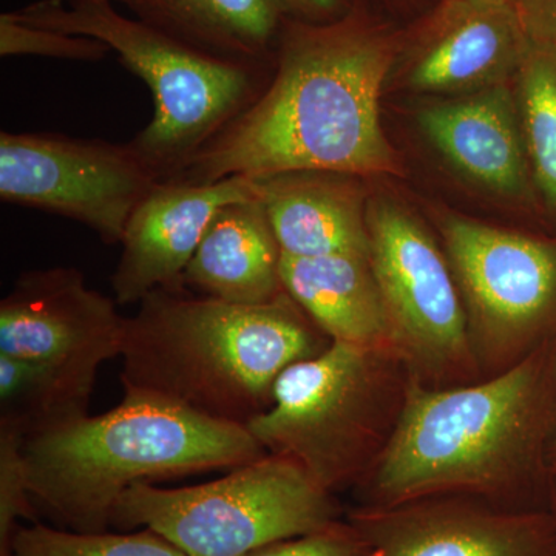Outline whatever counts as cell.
Masks as SVG:
<instances>
[{
  "instance_id": "9a60e30c",
  "label": "cell",
  "mask_w": 556,
  "mask_h": 556,
  "mask_svg": "<svg viewBox=\"0 0 556 556\" xmlns=\"http://www.w3.org/2000/svg\"><path fill=\"white\" fill-rule=\"evenodd\" d=\"M514 80L424 109L419 126L456 167L504 195L526 189L530 172Z\"/></svg>"
},
{
  "instance_id": "e0dca14e",
  "label": "cell",
  "mask_w": 556,
  "mask_h": 556,
  "mask_svg": "<svg viewBox=\"0 0 556 556\" xmlns=\"http://www.w3.org/2000/svg\"><path fill=\"white\" fill-rule=\"evenodd\" d=\"M280 244L262 200L236 201L208 223L182 283L206 298L263 305L283 294Z\"/></svg>"
},
{
  "instance_id": "8992f818",
  "label": "cell",
  "mask_w": 556,
  "mask_h": 556,
  "mask_svg": "<svg viewBox=\"0 0 556 556\" xmlns=\"http://www.w3.org/2000/svg\"><path fill=\"white\" fill-rule=\"evenodd\" d=\"M409 380L396 350L331 342L281 372L273 405L248 430L325 492H353L390 444Z\"/></svg>"
},
{
  "instance_id": "4fadbf2b",
  "label": "cell",
  "mask_w": 556,
  "mask_h": 556,
  "mask_svg": "<svg viewBox=\"0 0 556 556\" xmlns=\"http://www.w3.org/2000/svg\"><path fill=\"white\" fill-rule=\"evenodd\" d=\"M252 199H258L257 179L244 175L207 185L160 181L127 222L113 299L130 305L156 289L186 288L185 270L211 219L226 204Z\"/></svg>"
},
{
  "instance_id": "2e32d148",
  "label": "cell",
  "mask_w": 556,
  "mask_h": 556,
  "mask_svg": "<svg viewBox=\"0 0 556 556\" xmlns=\"http://www.w3.org/2000/svg\"><path fill=\"white\" fill-rule=\"evenodd\" d=\"M255 179L285 255L369 257L368 201L361 178L308 170Z\"/></svg>"
},
{
  "instance_id": "ffe728a7",
  "label": "cell",
  "mask_w": 556,
  "mask_h": 556,
  "mask_svg": "<svg viewBox=\"0 0 556 556\" xmlns=\"http://www.w3.org/2000/svg\"><path fill=\"white\" fill-rule=\"evenodd\" d=\"M94 388L58 369L0 354V427L25 439L87 416Z\"/></svg>"
},
{
  "instance_id": "5bb4252c",
  "label": "cell",
  "mask_w": 556,
  "mask_h": 556,
  "mask_svg": "<svg viewBox=\"0 0 556 556\" xmlns=\"http://www.w3.org/2000/svg\"><path fill=\"white\" fill-rule=\"evenodd\" d=\"M529 46L511 0H442L407 53L416 91L473 93L514 80Z\"/></svg>"
},
{
  "instance_id": "5b68a950",
  "label": "cell",
  "mask_w": 556,
  "mask_h": 556,
  "mask_svg": "<svg viewBox=\"0 0 556 556\" xmlns=\"http://www.w3.org/2000/svg\"><path fill=\"white\" fill-rule=\"evenodd\" d=\"M14 20L101 40L144 80L153 118L130 144L160 181L177 177L197 153L252 104L268 68L222 60L155 25L129 17L115 0H39L11 11Z\"/></svg>"
},
{
  "instance_id": "d6986e66",
  "label": "cell",
  "mask_w": 556,
  "mask_h": 556,
  "mask_svg": "<svg viewBox=\"0 0 556 556\" xmlns=\"http://www.w3.org/2000/svg\"><path fill=\"white\" fill-rule=\"evenodd\" d=\"M138 20L155 25L208 54L266 67L281 20L269 0H115Z\"/></svg>"
},
{
  "instance_id": "4316f807",
  "label": "cell",
  "mask_w": 556,
  "mask_h": 556,
  "mask_svg": "<svg viewBox=\"0 0 556 556\" xmlns=\"http://www.w3.org/2000/svg\"><path fill=\"white\" fill-rule=\"evenodd\" d=\"M527 38L556 46V0H517Z\"/></svg>"
},
{
  "instance_id": "30bf717a",
  "label": "cell",
  "mask_w": 556,
  "mask_h": 556,
  "mask_svg": "<svg viewBox=\"0 0 556 556\" xmlns=\"http://www.w3.org/2000/svg\"><path fill=\"white\" fill-rule=\"evenodd\" d=\"M159 182L130 141L0 134V200L75 219L108 244Z\"/></svg>"
},
{
  "instance_id": "277c9868",
  "label": "cell",
  "mask_w": 556,
  "mask_h": 556,
  "mask_svg": "<svg viewBox=\"0 0 556 556\" xmlns=\"http://www.w3.org/2000/svg\"><path fill=\"white\" fill-rule=\"evenodd\" d=\"M268 455L247 427L124 390L119 405L25 439L33 500L75 532H105L138 482L232 470Z\"/></svg>"
},
{
  "instance_id": "83f0119b",
  "label": "cell",
  "mask_w": 556,
  "mask_h": 556,
  "mask_svg": "<svg viewBox=\"0 0 556 556\" xmlns=\"http://www.w3.org/2000/svg\"><path fill=\"white\" fill-rule=\"evenodd\" d=\"M552 517L556 525V466H552L551 484H548V506Z\"/></svg>"
},
{
  "instance_id": "6da1fadb",
  "label": "cell",
  "mask_w": 556,
  "mask_h": 556,
  "mask_svg": "<svg viewBox=\"0 0 556 556\" xmlns=\"http://www.w3.org/2000/svg\"><path fill=\"white\" fill-rule=\"evenodd\" d=\"M397 54L396 38L356 13L321 25L283 21L265 90L167 181L397 174L379 105Z\"/></svg>"
},
{
  "instance_id": "ba28073f",
  "label": "cell",
  "mask_w": 556,
  "mask_h": 556,
  "mask_svg": "<svg viewBox=\"0 0 556 556\" xmlns=\"http://www.w3.org/2000/svg\"><path fill=\"white\" fill-rule=\"evenodd\" d=\"M442 236L482 379L556 340V240L456 215Z\"/></svg>"
},
{
  "instance_id": "3957f363",
  "label": "cell",
  "mask_w": 556,
  "mask_h": 556,
  "mask_svg": "<svg viewBox=\"0 0 556 556\" xmlns=\"http://www.w3.org/2000/svg\"><path fill=\"white\" fill-rule=\"evenodd\" d=\"M331 345L287 292L237 305L188 288L156 289L126 317L124 390L247 427L273 405L285 369Z\"/></svg>"
},
{
  "instance_id": "d4e9b609",
  "label": "cell",
  "mask_w": 556,
  "mask_h": 556,
  "mask_svg": "<svg viewBox=\"0 0 556 556\" xmlns=\"http://www.w3.org/2000/svg\"><path fill=\"white\" fill-rule=\"evenodd\" d=\"M248 556H372V552L356 527L343 517L305 535L268 544Z\"/></svg>"
},
{
  "instance_id": "603a6c76",
  "label": "cell",
  "mask_w": 556,
  "mask_h": 556,
  "mask_svg": "<svg viewBox=\"0 0 556 556\" xmlns=\"http://www.w3.org/2000/svg\"><path fill=\"white\" fill-rule=\"evenodd\" d=\"M105 43L86 36L31 27L14 20L13 14H0V56H46L54 60L100 62L110 53Z\"/></svg>"
},
{
  "instance_id": "44dd1931",
  "label": "cell",
  "mask_w": 556,
  "mask_h": 556,
  "mask_svg": "<svg viewBox=\"0 0 556 556\" xmlns=\"http://www.w3.org/2000/svg\"><path fill=\"white\" fill-rule=\"evenodd\" d=\"M530 170L556 208V46L530 40L514 78Z\"/></svg>"
},
{
  "instance_id": "8fae6325",
  "label": "cell",
  "mask_w": 556,
  "mask_h": 556,
  "mask_svg": "<svg viewBox=\"0 0 556 556\" xmlns=\"http://www.w3.org/2000/svg\"><path fill=\"white\" fill-rule=\"evenodd\" d=\"M126 317L115 299L87 287L76 268L22 274L0 302V354L38 362L91 388L121 357Z\"/></svg>"
},
{
  "instance_id": "484cf974",
  "label": "cell",
  "mask_w": 556,
  "mask_h": 556,
  "mask_svg": "<svg viewBox=\"0 0 556 556\" xmlns=\"http://www.w3.org/2000/svg\"><path fill=\"white\" fill-rule=\"evenodd\" d=\"M281 20L321 25L342 20L348 14L346 0H269Z\"/></svg>"
},
{
  "instance_id": "52a82bcc",
  "label": "cell",
  "mask_w": 556,
  "mask_h": 556,
  "mask_svg": "<svg viewBox=\"0 0 556 556\" xmlns=\"http://www.w3.org/2000/svg\"><path fill=\"white\" fill-rule=\"evenodd\" d=\"M339 518L334 495L294 460L268 453L204 484L138 482L121 495L112 525L153 530L186 556H248Z\"/></svg>"
},
{
  "instance_id": "9c48e42d",
  "label": "cell",
  "mask_w": 556,
  "mask_h": 556,
  "mask_svg": "<svg viewBox=\"0 0 556 556\" xmlns=\"http://www.w3.org/2000/svg\"><path fill=\"white\" fill-rule=\"evenodd\" d=\"M367 223L369 263L412 375L431 388L481 380L463 298L437 241L387 201H369Z\"/></svg>"
},
{
  "instance_id": "7402d4cb",
  "label": "cell",
  "mask_w": 556,
  "mask_h": 556,
  "mask_svg": "<svg viewBox=\"0 0 556 556\" xmlns=\"http://www.w3.org/2000/svg\"><path fill=\"white\" fill-rule=\"evenodd\" d=\"M11 556H186L150 529L134 533L75 532L31 522L17 527Z\"/></svg>"
},
{
  "instance_id": "f546056e",
  "label": "cell",
  "mask_w": 556,
  "mask_h": 556,
  "mask_svg": "<svg viewBox=\"0 0 556 556\" xmlns=\"http://www.w3.org/2000/svg\"><path fill=\"white\" fill-rule=\"evenodd\" d=\"M511 2H515V3H517V0H511Z\"/></svg>"
},
{
  "instance_id": "f1b7e54d",
  "label": "cell",
  "mask_w": 556,
  "mask_h": 556,
  "mask_svg": "<svg viewBox=\"0 0 556 556\" xmlns=\"http://www.w3.org/2000/svg\"><path fill=\"white\" fill-rule=\"evenodd\" d=\"M552 466H556V439L554 447H552Z\"/></svg>"
},
{
  "instance_id": "7a4b0ae2",
  "label": "cell",
  "mask_w": 556,
  "mask_h": 556,
  "mask_svg": "<svg viewBox=\"0 0 556 556\" xmlns=\"http://www.w3.org/2000/svg\"><path fill=\"white\" fill-rule=\"evenodd\" d=\"M556 439V340L515 367L466 386L412 375L396 431L353 490L357 506L470 496L547 510Z\"/></svg>"
},
{
  "instance_id": "cb8c5ba5",
  "label": "cell",
  "mask_w": 556,
  "mask_h": 556,
  "mask_svg": "<svg viewBox=\"0 0 556 556\" xmlns=\"http://www.w3.org/2000/svg\"><path fill=\"white\" fill-rule=\"evenodd\" d=\"M25 438L0 427V556H11L21 519L38 522L24 456Z\"/></svg>"
},
{
  "instance_id": "ac0fdd59",
  "label": "cell",
  "mask_w": 556,
  "mask_h": 556,
  "mask_svg": "<svg viewBox=\"0 0 556 556\" xmlns=\"http://www.w3.org/2000/svg\"><path fill=\"white\" fill-rule=\"evenodd\" d=\"M285 292L331 342L397 350L369 257L281 255Z\"/></svg>"
},
{
  "instance_id": "7c38bea8",
  "label": "cell",
  "mask_w": 556,
  "mask_h": 556,
  "mask_svg": "<svg viewBox=\"0 0 556 556\" xmlns=\"http://www.w3.org/2000/svg\"><path fill=\"white\" fill-rule=\"evenodd\" d=\"M345 518L372 556H556L548 510H514L470 496L351 507Z\"/></svg>"
}]
</instances>
